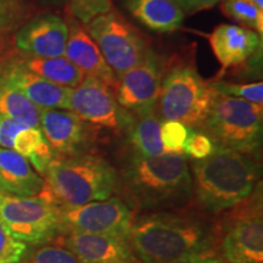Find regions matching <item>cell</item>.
<instances>
[{
  "label": "cell",
  "mask_w": 263,
  "mask_h": 263,
  "mask_svg": "<svg viewBox=\"0 0 263 263\" xmlns=\"http://www.w3.org/2000/svg\"><path fill=\"white\" fill-rule=\"evenodd\" d=\"M256 155L215 149L193 163V192L207 212L221 213L249 197L261 184Z\"/></svg>",
  "instance_id": "obj_2"
},
{
  "label": "cell",
  "mask_w": 263,
  "mask_h": 263,
  "mask_svg": "<svg viewBox=\"0 0 263 263\" xmlns=\"http://www.w3.org/2000/svg\"><path fill=\"white\" fill-rule=\"evenodd\" d=\"M262 185L224 211L216 224V249L226 263H263Z\"/></svg>",
  "instance_id": "obj_7"
},
{
  "label": "cell",
  "mask_w": 263,
  "mask_h": 263,
  "mask_svg": "<svg viewBox=\"0 0 263 263\" xmlns=\"http://www.w3.org/2000/svg\"><path fill=\"white\" fill-rule=\"evenodd\" d=\"M189 132L190 128L180 122L163 121L161 123V140L167 153H183Z\"/></svg>",
  "instance_id": "obj_29"
},
{
  "label": "cell",
  "mask_w": 263,
  "mask_h": 263,
  "mask_svg": "<svg viewBox=\"0 0 263 263\" xmlns=\"http://www.w3.org/2000/svg\"><path fill=\"white\" fill-rule=\"evenodd\" d=\"M124 4L139 24L156 33L177 31L185 17L177 0H126Z\"/></svg>",
  "instance_id": "obj_20"
},
{
  "label": "cell",
  "mask_w": 263,
  "mask_h": 263,
  "mask_svg": "<svg viewBox=\"0 0 263 263\" xmlns=\"http://www.w3.org/2000/svg\"><path fill=\"white\" fill-rule=\"evenodd\" d=\"M68 35L66 42L65 58L78 67L84 77H94L115 88L116 74L99 50L85 27L73 16L68 17Z\"/></svg>",
  "instance_id": "obj_18"
},
{
  "label": "cell",
  "mask_w": 263,
  "mask_h": 263,
  "mask_svg": "<svg viewBox=\"0 0 263 263\" xmlns=\"http://www.w3.org/2000/svg\"><path fill=\"white\" fill-rule=\"evenodd\" d=\"M85 29L116 77L143 61L151 50L143 34L115 10L97 16Z\"/></svg>",
  "instance_id": "obj_8"
},
{
  "label": "cell",
  "mask_w": 263,
  "mask_h": 263,
  "mask_svg": "<svg viewBox=\"0 0 263 263\" xmlns=\"http://www.w3.org/2000/svg\"><path fill=\"white\" fill-rule=\"evenodd\" d=\"M67 35L68 26L64 18L45 14L22 26L15 35V45L28 57H65Z\"/></svg>",
  "instance_id": "obj_15"
},
{
  "label": "cell",
  "mask_w": 263,
  "mask_h": 263,
  "mask_svg": "<svg viewBox=\"0 0 263 263\" xmlns=\"http://www.w3.org/2000/svg\"><path fill=\"white\" fill-rule=\"evenodd\" d=\"M0 80L11 84L25 94L41 110H68L70 88L55 84L25 68L20 62H12L0 73Z\"/></svg>",
  "instance_id": "obj_17"
},
{
  "label": "cell",
  "mask_w": 263,
  "mask_h": 263,
  "mask_svg": "<svg viewBox=\"0 0 263 263\" xmlns=\"http://www.w3.org/2000/svg\"><path fill=\"white\" fill-rule=\"evenodd\" d=\"M0 221L25 244L50 241L62 233L60 209L38 195L0 197Z\"/></svg>",
  "instance_id": "obj_9"
},
{
  "label": "cell",
  "mask_w": 263,
  "mask_h": 263,
  "mask_svg": "<svg viewBox=\"0 0 263 263\" xmlns=\"http://www.w3.org/2000/svg\"><path fill=\"white\" fill-rule=\"evenodd\" d=\"M38 108L21 91L0 80V116L16 121L25 127L39 128Z\"/></svg>",
  "instance_id": "obj_24"
},
{
  "label": "cell",
  "mask_w": 263,
  "mask_h": 263,
  "mask_svg": "<svg viewBox=\"0 0 263 263\" xmlns=\"http://www.w3.org/2000/svg\"><path fill=\"white\" fill-rule=\"evenodd\" d=\"M25 126L11 118L0 116V146L3 149H11L16 134Z\"/></svg>",
  "instance_id": "obj_34"
},
{
  "label": "cell",
  "mask_w": 263,
  "mask_h": 263,
  "mask_svg": "<svg viewBox=\"0 0 263 263\" xmlns=\"http://www.w3.org/2000/svg\"><path fill=\"white\" fill-rule=\"evenodd\" d=\"M17 0H0V33H4L16 24L20 14Z\"/></svg>",
  "instance_id": "obj_32"
},
{
  "label": "cell",
  "mask_w": 263,
  "mask_h": 263,
  "mask_svg": "<svg viewBox=\"0 0 263 263\" xmlns=\"http://www.w3.org/2000/svg\"><path fill=\"white\" fill-rule=\"evenodd\" d=\"M6 195H8V194H6V193L4 192V190L2 189V186H0V197H3V196H6Z\"/></svg>",
  "instance_id": "obj_37"
},
{
  "label": "cell",
  "mask_w": 263,
  "mask_h": 263,
  "mask_svg": "<svg viewBox=\"0 0 263 263\" xmlns=\"http://www.w3.org/2000/svg\"><path fill=\"white\" fill-rule=\"evenodd\" d=\"M68 110L91 126L111 130L127 127L132 120L130 114L117 103L114 88L94 77H84L71 89Z\"/></svg>",
  "instance_id": "obj_12"
},
{
  "label": "cell",
  "mask_w": 263,
  "mask_h": 263,
  "mask_svg": "<svg viewBox=\"0 0 263 263\" xmlns=\"http://www.w3.org/2000/svg\"><path fill=\"white\" fill-rule=\"evenodd\" d=\"M209 43L221 65V74L262 52V35L239 25H218L209 35Z\"/></svg>",
  "instance_id": "obj_16"
},
{
  "label": "cell",
  "mask_w": 263,
  "mask_h": 263,
  "mask_svg": "<svg viewBox=\"0 0 263 263\" xmlns=\"http://www.w3.org/2000/svg\"><path fill=\"white\" fill-rule=\"evenodd\" d=\"M22 263H81L77 257L60 245H43L26 256Z\"/></svg>",
  "instance_id": "obj_27"
},
{
  "label": "cell",
  "mask_w": 263,
  "mask_h": 263,
  "mask_svg": "<svg viewBox=\"0 0 263 263\" xmlns=\"http://www.w3.org/2000/svg\"><path fill=\"white\" fill-rule=\"evenodd\" d=\"M216 91L197 71L195 62L178 60L164 71L157 100L162 121H176L190 129L205 122Z\"/></svg>",
  "instance_id": "obj_5"
},
{
  "label": "cell",
  "mask_w": 263,
  "mask_h": 263,
  "mask_svg": "<svg viewBox=\"0 0 263 263\" xmlns=\"http://www.w3.org/2000/svg\"><path fill=\"white\" fill-rule=\"evenodd\" d=\"M43 176L38 196L59 209L107 199L118 184L116 170L90 153L55 157Z\"/></svg>",
  "instance_id": "obj_4"
},
{
  "label": "cell",
  "mask_w": 263,
  "mask_h": 263,
  "mask_svg": "<svg viewBox=\"0 0 263 263\" xmlns=\"http://www.w3.org/2000/svg\"><path fill=\"white\" fill-rule=\"evenodd\" d=\"M68 3L72 16L82 25H87L97 16L112 10L111 0H68Z\"/></svg>",
  "instance_id": "obj_28"
},
{
  "label": "cell",
  "mask_w": 263,
  "mask_h": 263,
  "mask_svg": "<svg viewBox=\"0 0 263 263\" xmlns=\"http://www.w3.org/2000/svg\"><path fill=\"white\" fill-rule=\"evenodd\" d=\"M210 83L217 94L242 99V100L258 105L263 104L262 81L254 82V83H230V82L215 81Z\"/></svg>",
  "instance_id": "obj_26"
},
{
  "label": "cell",
  "mask_w": 263,
  "mask_h": 263,
  "mask_svg": "<svg viewBox=\"0 0 263 263\" xmlns=\"http://www.w3.org/2000/svg\"><path fill=\"white\" fill-rule=\"evenodd\" d=\"M213 151H215V145L206 133L200 129H190L189 136L184 144V155L197 161L212 155Z\"/></svg>",
  "instance_id": "obj_31"
},
{
  "label": "cell",
  "mask_w": 263,
  "mask_h": 263,
  "mask_svg": "<svg viewBox=\"0 0 263 263\" xmlns=\"http://www.w3.org/2000/svg\"><path fill=\"white\" fill-rule=\"evenodd\" d=\"M120 186L136 206L159 209L188 200L193 193V178L183 153L159 156L136 154L123 171Z\"/></svg>",
  "instance_id": "obj_3"
},
{
  "label": "cell",
  "mask_w": 263,
  "mask_h": 263,
  "mask_svg": "<svg viewBox=\"0 0 263 263\" xmlns=\"http://www.w3.org/2000/svg\"><path fill=\"white\" fill-rule=\"evenodd\" d=\"M221 10L227 17L238 22L239 26L252 29L262 35L263 10L250 0H222Z\"/></svg>",
  "instance_id": "obj_25"
},
{
  "label": "cell",
  "mask_w": 263,
  "mask_h": 263,
  "mask_svg": "<svg viewBox=\"0 0 263 263\" xmlns=\"http://www.w3.org/2000/svg\"><path fill=\"white\" fill-rule=\"evenodd\" d=\"M121 263H124V262H121Z\"/></svg>",
  "instance_id": "obj_38"
},
{
  "label": "cell",
  "mask_w": 263,
  "mask_h": 263,
  "mask_svg": "<svg viewBox=\"0 0 263 263\" xmlns=\"http://www.w3.org/2000/svg\"><path fill=\"white\" fill-rule=\"evenodd\" d=\"M0 186L8 195L37 196L42 190L43 178L24 156L0 147Z\"/></svg>",
  "instance_id": "obj_19"
},
{
  "label": "cell",
  "mask_w": 263,
  "mask_h": 263,
  "mask_svg": "<svg viewBox=\"0 0 263 263\" xmlns=\"http://www.w3.org/2000/svg\"><path fill=\"white\" fill-rule=\"evenodd\" d=\"M12 150L24 156L34 167L38 174H44L45 171L57 157L54 151L43 136L41 128L24 127L16 134Z\"/></svg>",
  "instance_id": "obj_23"
},
{
  "label": "cell",
  "mask_w": 263,
  "mask_h": 263,
  "mask_svg": "<svg viewBox=\"0 0 263 263\" xmlns=\"http://www.w3.org/2000/svg\"><path fill=\"white\" fill-rule=\"evenodd\" d=\"M60 217L62 233L80 232L117 236L129 235L130 227L136 219L129 206L116 196L60 209Z\"/></svg>",
  "instance_id": "obj_11"
},
{
  "label": "cell",
  "mask_w": 263,
  "mask_h": 263,
  "mask_svg": "<svg viewBox=\"0 0 263 263\" xmlns=\"http://www.w3.org/2000/svg\"><path fill=\"white\" fill-rule=\"evenodd\" d=\"M200 130L215 149L256 155L262 145L263 106L216 93Z\"/></svg>",
  "instance_id": "obj_6"
},
{
  "label": "cell",
  "mask_w": 263,
  "mask_h": 263,
  "mask_svg": "<svg viewBox=\"0 0 263 263\" xmlns=\"http://www.w3.org/2000/svg\"><path fill=\"white\" fill-rule=\"evenodd\" d=\"M128 239L143 263H168L216 248V224L188 210L154 212L134 219Z\"/></svg>",
  "instance_id": "obj_1"
},
{
  "label": "cell",
  "mask_w": 263,
  "mask_h": 263,
  "mask_svg": "<svg viewBox=\"0 0 263 263\" xmlns=\"http://www.w3.org/2000/svg\"><path fill=\"white\" fill-rule=\"evenodd\" d=\"M166 68L162 58L151 49L143 61L118 74L114 90L120 106L134 116L155 111Z\"/></svg>",
  "instance_id": "obj_10"
},
{
  "label": "cell",
  "mask_w": 263,
  "mask_h": 263,
  "mask_svg": "<svg viewBox=\"0 0 263 263\" xmlns=\"http://www.w3.org/2000/svg\"><path fill=\"white\" fill-rule=\"evenodd\" d=\"M18 62L33 73L70 89H73L84 80V74L80 68L65 57L34 58L27 55V58Z\"/></svg>",
  "instance_id": "obj_22"
},
{
  "label": "cell",
  "mask_w": 263,
  "mask_h": 263,
  "mask_svg": "<svg viewBox=\"0 0 263 263\" xmlns=\"http://www.w3.org/2000/svg\"><path fill=\"white\" fill-rule=\"evenodd\" d=\"M185 14H195L202 10L211 9L222 0H177Z\"/></svg>",
  "instance_id": "obj_35"
},
{
  "label": "cell",
  "mask_w": 263,
  "mask_h": 263,
  "mask_svg": "<svg viewBox=\"0 0 263 263\" xmlns=\"http://www.w3.org/2000/svg\"><path fill=\"white\" fill-rule=\"evenodd\" d=\"M27 251V244L15 238L0 221V263H18Z\"/></svg>",
  "instance_id": "obj_30"
},
{
  "label": "cell",
  "mask_w": 263,
  "mask_h": 263,
  "mask_svg": "<svg viewBox=\"0 0 263 263\" xmlns=\"http://www.w3.org/2000/svg\"><path fill=\"white\" fill-rule=\"evenodd\" d=\"M161 120L156 110L132 118L128 124L130 145L140 156H159L166 154L161 140Z\"/></svg>",
  "instance_id": "obj_21"
},
{
  "label": "cell",
  "mask_w": 263,
  "mask_h": 263,
  "mask_svg": "<svg viewBox=\"0 0 263 263\" xmlns=\"http://www.w3.org/2000/svg\"><path fill=\"white\" fill-rule=\"evenodd\" d=\"M39 128L57 157L89 153L95 139L91 124L70 110H41Z\"/></svg>",
  "instance_id": "obj_13"
},
{
  "label": "cell",
  "mask_w": 263,
  "mask_h": 263,
  "mask_svg": "<svg viewBox=\"0 0 263 263\" xmlns=\"http://www.w3.org/2000/svg\"><path fill=\"white\" fill-rule=\"evenodd\" d=\"M251 3H254L255 5H257L259 9L263 10V0H250Z\"/></svg>",
  "instance_id": "obj_36"
},
{
  "label": "cell",
  "mask_w": 263,
  "mask_h": 263,
  "mask_svg": "<svg viewBox=\"0 0 263 263\" xmlns=\"http://www.w3.org/2000/svg\"><path fill=\"white\" fill-rule=\"evenodd\" d=\"M57 240L81 263L136 262L128 236L65 232Z\"/></svg>",
  "instance_id": "obj_14"
},
{
  "label": "cell",
  "mask_w": 263,
  "mask_h": 263,
  "mask_svg": "<svg viewBox=\"0 0 263 263\" xmlns=\"http://www.w3.org/2000/svg\"><path fill=\"white\" fill-rule=\"evenodd\" d=\"M168 263H226L216 248L201 250L193 254L184 255Z\"/></svg>",
  "instance_id": "obj_33"
}]
</instances>
